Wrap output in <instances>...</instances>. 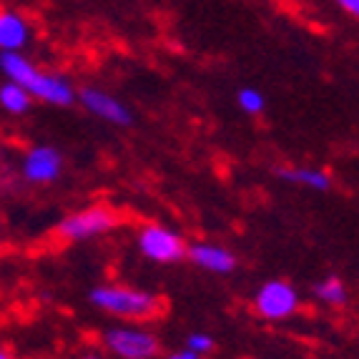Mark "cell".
<instances>
[{"mask_svg":"<svg viewBox=\"0 0 359 359\" xmlns=\"http://www.w3.org/2000/svg\"><path fill=\"white\" fill-rule=\"evenodd\" d=\"M302 306V297L287 279H269L254 294V311L266 322H284L292 319Z\"/></svg>","mask_w":359,"mask_h":359,"instance_id":"6","label":"cell"},{"mask_svg":"<svg viewBox=\"0 0 359 359\" xmlns=\"http://www.w3.org/2000/svg\"><path fill=\"white\" fill-rule=\"evenodd\" d=\"M88 302L98 311L116 319L146 322L161 311V299L146 289L128 287V284H101L88 292Z\"/></svg>","mask_w":359,"mask_h":359,"instance_id":"2","label":"cell"},{"mask_svg":"<svg viewBox=\"0 0 359 359\" xmlns=\"http://www.w3.org/2000/svg\"><path fill=\"white\" fill-rule=\"evenodd\" d=\"M103 349L116 359H156L161 354V341L146 327L118 324L103 332Z\"/></svg>","mask_w":359,"mask_h":359,"instance_id":"5","label":"cell"},{"mask_svg":"<svg viewBox=\"0 0 359 359\" xmlns=\"http://www.w3.org/2000/svg\"><path fill=\"white\" fill-rule=\"evenodd\" d=\"M0 73L6 81H13L28 90L33 101L58 108L73 106L78 101V90L66 76L38 68L33 60L25 58V53H0Z\"/></svg>","mask_w":359,"mask_h":359,"instance_id":"1","label":"cell"},{"mask_svg":"<svg viewBox=\"0 0 359 359\" xmlns=\"http://www.w3.org/2000/svg\"><path fill=\"white\" fill-rule=\"evenodd\" d=\"M166 359H201V357H196V354L189 352V349H176V352H171Z\"/></svg>","mask_w":359,"mask_h":359,"instance_id":"17","label":"cell"},{"mask_svg":"<svg viewBox=\"0 0 359 359\" xmlns=\"http://www.w3.org/2000/svg\"><path fill=\"white\" fill-rule=\"evenodd\" d=\"M81 359H106V357H101V354H93V352H88V354H83Z\"/></svg>","mask_w":359,"mask_h":359,"instance_id":"19","label":"cell"},{"mask_svg":"<svg viewBox=\"0 0 359 359\" xmlns=\"http://www.w3.org/2000/svg\"><path fill=\"white\" fill-rule=\"evenodd\" d=\"M30 43V23L23 13L0 8V53H25Z\"/></svg>","mask_w":359,"mask_h":359,"instance_id":"10","label":"cell"},{"mask_svg":"<svg viewBox=\"0 0 359 359\" xmlns=\"http://www.w3.org/2000/svg\"><path fill=\"white\" fill-rule=\"evenodd\" d=\"M136 249L138 254L151 264H179L186 259L189 244L176 229L166 226V224L149 222L144 226H138L136 231Z\"/></svg>","mask_w":359,"mask_h":359,"instance_id":"3","label":"cell"},{"mask_svg":"<svg viewBox=\"0 0 359 359\" xmlns=\"http://www.w3.org/2000/svg\"><path fill=\"white\" fill-rule=\"evenodd\" d=\"M0 359H15V357H13V354L8 352V349H3V347H0Z\"/></svg>","mask_w":359,"mask_h":359,"instance_id":"18","label":"cell"},{"mask_svg":"<svg viewBox=\"0 0 359 359\" xmlns=\"http://www.w3.org/2000/svg\"><path fill=\"white\" fill-rule=\"evenodd\" d=\"M189 352H194L196 357L204 359L206 354H211L216 349V341L211 334H206V332H191V334L186 337V347Z\"/></svg>","mask_w":359,"mask_h":359,"instance_id":"15","label":"cell"},{"mask_svg":"<svg viewBox=\"0 0 359 359\" xmlns=\"http://www.w3.org/2000/svg\"><path fill=\"white\" fill-rule=\"evenodd\" d=\"M78 103L88 111L90 116H96V118L106 121V123H111V126H121L126 128L133 123V114L131 108L126 106V103H121L116 96H111L108 90H101V88H93V86H88V88L78 90Z\"/></svg>","mask_w":359,"mask_h":359,"instance_id":"8","label":"cell"},{"mask_svg":"<svg viewBox=\"0 0 359 359\" xmlns=\"http://www.w3.org/2000/svg\"><path fill=\"white\" fill-rule=\"evenodd\" d=\"M276 179H282L284 184L304 186L311 191H330L332 189V176L324 168L314 166H279L274 168Z\"/></svg>","mask_w":359,"mask_h":359,"instance_id":"11","label":"cell"},{"mask_svg":"<svg viewBox=\"0 0 359 359\" xmlns=\"http://www.w3.org/2000/svg\"><path fill=\"white\" fill-rule=\"evenodd\" d=\"M311 292H314V299H319L327 306H344L349 299V292L339 276H327V279L314 284Z\"/></svg>","mask_w":359,"mask_h":359,"instance_id":"13","label":"cell"},{"mask_svg":"<svg viewBox=\"0 0 359 359\" xmlns=\"http://www.w3.org/2000/svg\"><path fill=\"white\" fill-rule=\"evenodd\" d=\"M334 3L344 13H349V15H352L354 20H359V0H334Z\"/></svg>","mask_w":359,"mask_h":359,"instance_id":"16","label":"cell"},{"mask_svg":"<svg viewBox=\"0 0 359 359\" xmlns=\"http://www.w3.org/2000/svg\"><path fill=\"white\" fill-rule=\"evenodd\" d=\"M33 106V98L25 88H20L13 81H3L0 83V108L11 116H25Z\"/></svg>","mask_w":359,"mask_h":359,"instance_id":"12","label":"cell"},{"mask_svg":"<svg viewBox=\"0 0 359 359\" xmlns=\"http://www.w3.org/2000/svg\"><path fill=\"white\" fill-rule=\"evenodd\" d=\"M116 224H118V214L111 206L93 204L63 216L55 226V233L68 244H81V241H90L96 236H103V233H111Z\"/></svg>","mask_w":359,"mask_h":359,"instance_id":"4","label":"cell"},{"mask_svg":"<svg viewBox=\"0 0 359 359\" xmlns=\"http://www.w3.org/2000/svg\"><path fill=\"white\" fill-rule=\"evenodd\" d=\"M186 259L198 266V269L209 271V274H231L236 269V254L231 249L222 244H214V241H196V244L189 246V252H186Z\"/></svg>","mask_w":359,"mask_h":359,"instance_id":"9","label":"cell"},{"mask_svg":"<svg viewBox=\"0 0 359 359\" xmlns=\"http://www.w3.org/2000/svg\"><path fill=\"white\" fill-rule=\"evenodd\" d=\"M66 168V158L55 146L41 144L30 146L20 158V176L30 186H48L55 184Z\"/></svg>","mask_w":359,"mask_h":359,"instance_id":"7","label":"cell"},{"mask_svg":"<svg viewBox=\"0 0 359 359\" xmlns=\"http://www.w3.org/2000/svg\"><path fill=\"white\" fill-rule=\"evenodd\" d=\"M236 103H239V108L246 116H262L264 108H266V96L259 88H254V86H244L236 93Z\"/></svg>","mask_w":359,"mask_h":359,"instance_id":"14","label":"cell"}]
</instances>
